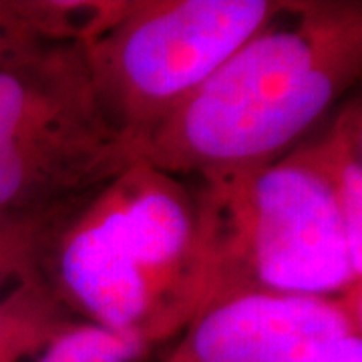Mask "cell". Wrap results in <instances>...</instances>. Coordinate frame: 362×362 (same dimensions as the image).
Masks as SVG:
<instances>
[{"label":"cell","instance_id":"13","mask_svg":"<svg viewBox=\"0 0 362 362\" xmlns=\"http://www.w3.org/2000/svg\"><path fill=\"white\" fill-rule=\"evenodd\" d=\"M69 204V202H66ZM51 211V209H49ZM45 214V211H40ZM33 216H39V214H0V235L4 232H8L11 228H14L16 223L25 221L26 218H33Z\"/></svg>","mask_w":362,"mask_h":362},{"label":"cell","instance_id":"12","mask_svg":"<svg viewBox=\"0 0 362 362\" xmlns=\"http://www.w3.org/2000/svg\"><path fill=\"white\" fill-rule=\"evenodd\" d=\"M324 362H362V332L342 338Z\"/></svg>","mask_w":362,"mask_h":362},{"label":"cell","instance_id":"7","mask_svg":"<svg viewBox=\"0 0 362 362\" xmlns=\"http://www.w3.org/2000/svg\"><path fill=\"white\" fill-rule=\"evenodd\" d=\"M127 0H0V54L35 47L87 45L113 25Z\"/></svg>","mask_w":362,"mask_h":362},{"label":"cell","instance_id":"9","mask_svg":"<svg viewBox=\"0 0 362 362\" xmlns=\"http://www.w3.org/2000/svg\"><path fill=\"white\" fill-rule=\"evenodd\" d=\"M78 322L39 272L28 274L0 298V362H35Z\"/></svg>","mask_w":362,"mask_h":362},{"label":"cell","instance_id":"3","mask_svg":"<svg viewBox=\"0 0 362 362\" xmlns=\"http://www.w3.org/2000/svg\"><path fill=\"white\" fill-rule=\"evenodd\" d=\"M202 259L195 314L233 298H334L362 288L328 181L306 143L192 177Z\"/></svg>","mask_w":362,"mask_h":362},{"label":"cell","instance_id":"4","mask_svg":"<svg viewBox=\"0 0 362 362\" xmlns=\"http://www.w3.org/2000/svg\"><path fill=\"white\" fill-rule=\"evenodd\" d=\"M137 161L107 121L81 42L0 54V214H40Z\"/></svg>","mask_w":362,"mask_h":362},{"label":"cell","instance_id":"6","mask_svg":"<svg viewBox=\"0 0 362 362\" xmlns=\"http://www.w3.org/2000/svg\"><path fill=\"white\" fill-rule=\"evenodd\" d=\"M361 296L350 290L220 302L195 314L163 362H324L342 338L361 332Z\"/></svg>","mask_w":362,"mask_h":362},{"label":"cell","instance_id":"5","mask_svg":"<svg viewBox=\"0 0 362 362\" xmlns=\"http://www.w3.org/2000/svg\"><path fill=\"white\" fill-rule=\"evenodd\" d=\"M284 0H127L85 47L111 127L137 153L159 125L264 28Z\"/></svg>","mask_w":362,"mask_h":362},{"label":"cell","instance_id":"8","mask_svg":"<svg viewBox=\"0 0 362 362\" xmlns=\"http://www.w3.org/2000/svg\"><path fill=\"white\" fill-rule=\"evenodd\" d=\"M328 181L346 232L350 258L362 272V103L349 99L316 141L306 143Z\"/></svg>","mask_w":362,"mask_h":362},{"label":"cell","instance_id":"1","mask_svg":"<svg viewBox=\"0 0 362 362\" xmlns=\"http://www.w3.org/2000/svg\"><path fill=\"white\" fill-rule=\"evenodd\" d=\"M362 2L284 0L159 125L139 161L192 180L280 159L356 85Z\"/></svg>","mask_w":362,"mask_h":362},{"label":"cell","instance_id":"11","mask_svg":"<svg viewBox=\"0 0 362 362\" xmlns=\"http://www.w3.org/2000/svg\"><path fill=\"white\" fill-rule=\"evenodd\" d=\"M83 197L54 207L51 211L26 218L0 235V290H4L8 284L14 286L21 282L28 274L39 272V256L45 233L51 228L52 221L61 218L69 207L75 206Z\"/></svg>","mask_w":362,"mask_h":362},{"label":"cell","instance_id":"2","mask_svg":"<svg viewBox=\"0 0 362 362\" xmlns=\"http://www.w3.org/2000/svg\"><path fill=\"white\" fill-rule=\"evenodd\" d=\"M39 274L83 322L147 346L175 337L202 298L192 185L135 161L52 221Z\"/></svg>","mask_w":362,"mask_h":362},{"label":"cell","instance_id":"10","mask_svg":"<svg viewBox=\"0 0 362 362\" xmlns=\"http://www.w3.org/2000/svg\"><path fill=\"white\" fill-rule=\"evenodd\" d=\"M149 350L151 346L137 338L78 322L35 362H139Z\"/></svg>","mask_w":362,"mask_h":362}]
</instances>
